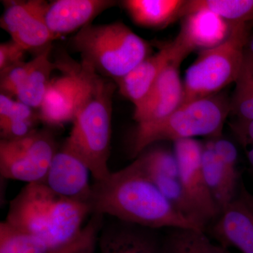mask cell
<instances>
[{
  "instance_id": "6da1fadb",
  "label": "cell",
  "mask_w": 253,
  "mask_h": 253,
  "mask_svg": "<svg viewBox=\"0 0 253 253\" xmlns=\"http://www.w3.org/2000/svg\"><path fill=\"white\" fill-rule=\"evenodd\" d=\"M89 205L91 214H109L118 220L151 229L202 230L176 211L136 159L121 170L111 172L104 180L95 181Z\"/></svg>"
},
{
  "instance_id": "7a4b0ae2",
  "label": "cell",
  "mask_w": 253,
  "mask_h": 253,
  "mask_svg": "<svg viewBox=\"0 0 253 253\" xmlns=\"http://www.w3.org/2000/svg\"><path fill=\"white\" fill-rule=\"evenodd\" d=\"M89 205L54 192L42 181L29 183L11 202L6 221L42 240L50 251L81 232Z\"/></svg>"
},
{
  "instance_id": "3957f363",
  "label": "cell",
  "mask_w": 253,
  "mask_h": 253,
  "mask_svg": "<svg viewBox=\"0 0 253 253\" xmlns=\"http://www.w3.org/2000/svg\"><path fill=\"white\" fill-rule=\"evenodd\" d=\"M116 85L99 77L89 99L78 111L63 149L78 158L89 169L95 181L111 174L108 161L111 153L112 98Z\"/></svg>"
},
{
  "instance_id": "277c9868",
  "label": "cell",
  "mask_w": 253,
  "mask_h": 253,
  "mask_svg": "<svg viewBox=\"0 0 253 253\" xmlns=\"http://www.w3.org/2000/svg\"><path fill=\"white\" fill-rule=\"evenodd\" d=\"M71 42L82 62L115 82L149 56V43L121 22L87 25Z\"/></svg>"
},
{
  "instance_id": "5b68a950",
  "label": "cell",
  "mask_w": 253,
  "mask_h": 253,
  "mask_svg": "<svg viewBox=\"0 0 253 253\" xmlns=\"http://www.w3.org/2000/svg\"><path fill=\"white\" fill-rule=\"evenodd\" d=\"M229 111V104L215 94L181 105L159 121L137 125L131 144L132 157L158 141L174 142L199 136L219 138Z\"/></svg>"
},
{
  "instance_id": "8992f818",
  "label": "cell",
  "mask_w": 253,
  "mask_h": 253,
  "mask_svg": "<svg viewBox=\"0 0 253 253\" xmlns=\"http://www.w3.org/2000/svg\"><path fill=\"white\" fill-rule=\"evenodd\" d=\"M247 24L231 25L226 41L200 53L186 70L181 105L215 95L235 83L244 61Z\"/></svg>"
},
{
  "instance_id": "52a82bcc",
  "label": "cell",
  "mask_w": 253,
  "mask_h": 253,
  "mask_svg": "<svg viewBox=\"0 0 253 253\" xmlns=\"http://www.w3.org/2000/svg\"><path fill=\"white\" fill-rule=\"evenodd\" d=\"M64 69L63 76L50 82L38 115L41 121L51 126L73 122L91 96L99 77L83 62L77 67L67 66Z\"/></svg>"
},
{
  "instance_id": "ba28073f",
  "label": "cell",
  "mask_w": 253,
  "mask_h": 253,
  "mask_svg": "<svg viewBox=\"0 0 253 253\" xmlns=\"http://www.w3.org/2000/svg\"><path fill=\"white\" fill-rule=\"evenodd\" d=\"M56 144L49 133L35 131L18 140L0 141V172L6 179L29 183L44 180Z\"/></svg>"
},
{
  "instance_id": "9c48e42d",
  "label": "cell",
  "mask_w": 253,
  "mask_h": 253,
  "mask_svg": "<svg viewBox=\"0 0 253 253\" xmlns=\"http://www.w3.org/2000/svg\"><path fill=\"white\" fill-rule=\"evenodd\" d=\"M204 145L195 139L174 141L175 154L186 201L203 230L212 224L220 211L210 191L202 168Z\"/></svg>"
},
{
  "instance_id": "30bf717a",
  "label": "cell",
  "mask_w": 253,
  "mask_h": 253,
  "mask_svg": "<svg viewBox=\"0 0 253 253\" xmlns=\"http://www.w3.org/2000/svg\"><path fill=\"white\" fill-rule=\"evenodd\" d=\"M1 27L26 51L38 54L51 46L55 38L46 25L47 3L42 0L4 1Z\"/></svg>"
},
{
  "instance_id": "8fae6325",
  "label": "cell",
  "mask_w": 253,
  "mask_h": 253,
  "mask_svg": "<svg viewBox=\"0 0 253 253\" xmlns=\"http://www.w3.org/2000/svg\"><path fill=\"white\" fill-rule=\"evenodd\" d=\"M209 226L210 233L221 247L253 253V194L242 181L235 197Z\"/></svg>"
},
{
  "instance_id": "7c38bea8",
  "label": "cell",
  "mask_w": 253,
  "mask_h": 253,
  "mask_svg": "<svg viewBox=\"0 0 253 253\" xmlns=\"http://www.w3.org/2000/svg\"><path fill=\"white\" fill-rule=\"evenodd\" d=\"M136 159L146 175L176 211L200 227L186 201L174 151L155 148L141 153Z\"/></svg>"
},
{
  "instance_id": "4fadbf2b",
  "label": "cell",
  "mask_w": 253,
  "mask_h": 253,
  "mask_svg": "<svg viewBox=\"0 0 253 253\" xmlns=\"http://www.w3.org/2000/svg\"><path fill=\"white\" fill-rule=\"evenodd\" d=\"M182 58L172 60L156 80L146 97L134 108L133 118L137 125L146 124L167 117L181 106L184 86L179 76Z\"/></svg>"
},
{
  "instance_id": "5bb4252c",
  "label": "cell",
  "mask_w": 253,
  "mask_h": 253,
  "mask_svg": "<svg viewBox=\"0 0 253 253\" xmlns=\"http://www.w3.org/2000/svg\"><path fill=\"white\" fill-rule=\"evenodd\" d=\"M189 54L174 39L154 55L143 60L125 77L116 81L120 93L137 107L146 97L163 70L176 58L185 59Z\"/></svg>"
},
{
  "instance_id": "9a60e30c",
  "label": "cell",
  "mask_w": 253,
  "mask_h": 253,
  "mask_svg": "<svg viewBox=\"0 0 253 253\" xmlns=\"http://www.w3.org/2000/svg\"><path fill=\"white\" fill-rule=\"evenodd\" d=\"M158 229L118 220L101 229L100 253H167Z\"/></svg>"
},
{
  "instance_id": "2e32d148",
  "label": "cell",
  "mask_w": 253,
  "mask_h": 253,
  "mask_svg": "<svg viewBox=\"0 0 253 253\" xmlns=\"http://www.w3.org/2000/svg\"><path fill=\"white\" fill-rule=\"evenodd\" d=\"M89 172L84 163L62 149L55 155L42 182L56 194L89 205Z\"/></svg>"
},
{
  "instance_id": "e0dca14e",
  "label": "cell",
  "mask_w": 253,
  "mask_h": 253,
  "mask_svg": "<svg viewBox=\"0 0 253 253\" xmlns=\"http://www.w3.org/2000/svg\"><path fill=\"white\" fill-rule=\"evenodd\" d=\"M116 4L112 0H56L47 3L44 17L56 39L91 24L98 15Z\"/></svg>"
},
{
  "instance_id": "ac0fdd59",
  "label": "cell",
  "mask_w": 253,
  "mask_h": 253,
  "mask_svg": "<svg viewBox=\"0 0 253 253\" xmlns=\"http://www.w3.org/2000/svg\"><path fill=\"white\" fill-rule=\"evenodd\" d=\"M231 25L217 15L201 11L184 17L176 39L189 54L219 45L229 36Z\"/></svg>"
},
{
  "instance_id": "d6986e66",
  "label": "cell",
  "mask_w": 253,
  "mask_h": 253,
  "mask_svg": "<svg viewBox=\"0 0 253 253\" xmlns=\"http://www.w3.org/2000/svg\"><path fill=\"white\" fill-rule=\"evenodd\" d=\"M201 161L206 182L221 212L235 197L240 184L239 173L222 162L214 149L213 140L204 145Z\"/></svg>"
},
{
  "instance_id": "ffe728a7",
  "label": "cell",
  "mask_w": 253,
  "mask_h": 253,
  "mask_svg": "<svg viewBox=\"0 0 253 253\" xmlns=\"http://www.w3.org/2000/svg\"><path fill=\"white\" fill-rule=\"evenodd\" d=\"M124 9L133 22L142 27L162 28L180 18L183 0H126Z\"/></svg>"
},
{
  "instance_id": "44dd1931",
  "label": "cell",
  "mask_w": 253,
  "mask_h": 253,
  "mask_svg": "<svg viewBox=\"0 0 253 253\" xmlns=\"http://www.w3.org/2000/svg\"><path fill=\"white\" fill-rule=\"evenodd\" d=\"M51 46L37 54L30 61L29 71L16 98L32 109H41L51 80V73L59 65L50 59Z\"/></svg>"
},
{
  "instance_id": "7402d4cb",
  "label": "cell",
  "mask_w": 253,
  "mask_h": 253,
  "mask_svg": "<svg viewBox=\"0 0 253 253\" xmlns=\"http://www.w3.org/2000/svg\"><path fill=\"white\" fill-rule=\"evenodd\" d=\"M201 11L217 15L231 25L246 24L253 20V0H189L185 1L180 18Z\"/></svg>"
},
{
  "instance_id": "603a6c76",
  "label": "cell",
  "mask_w": 253,
  "mask_h": 253,
  "mask_svg": "<svg viewBox=\"0 0 253 253\" xmlns=\"http://www.w3.org/2000/svg\"><path fill=\"white\" fill-rule=\"evenodd\" d=\"M169 229L165 236L167 253H230L221 246L212 244L205 231L184 228Z\"/></svg>"
},
{
  "instance_id": "cb8c5ba5",
  "label": "cell",
  "mask_w": 253,
  "mask_h": 253,
  "mask_svg": "<svg viewBox=\"0 0 253 253\" xmlns=\"http://www.w3.org/2000/svg\"><path fill=\"white\" fill-rule=\"evenodd\" d=\"M230 111L238 116L241 122L253 121V54L245 51L242 67L235 82Z\"/></svg>"
},
{
  "instance_id": "d4e9b609",
  "label": "cell",
  "mask_w": 253,
  "mask_h": 253,
  "mask_svg": "<svg viewBox=\"0 0 253 253\" xmlns=\"http://www.w3.org/2000/svg\"><path fill=\"white\" fill-rule=\"evenodd\" d=\"M47 245L38 236L21 230L6 220L0 224V253H49Z\"/></svg>"
},
{
  "instance_id": "484cf974",
  "label": "cell",
  "mask_w": 253,
  "mask_h": 253,
  "mask_svg": "<svg viewBox=\"0 0 253 253\" xmlns=\"http://www.w3.org/2000/svg\"><path fill=\"white\" fill-rule=\"evenodd\" d=\"M104 216L92 213L91 219L76 237L49 253H94L99 234L104 226Z\"/></svg>"
},
{
  "instance_id": "4316f807",
  "label": "cell",
  "mask_w": 253,
  "mask_h": 253,
  "mask_svg": "<svg viewBox=\"0 0 253 253\" xmlns=\"http://www.w3.org/2000/svg\"><path fill=\"white\" fill-rule=\"evenodd\" d=\"M30 66V61H24L0 71L1 93L11 97H16L27 76Z\"/></svg>"
},
{
  "instance_id": "83f0119b",
  "label": "cell",
  "mask_w": 253,
  "mask_h": 253,
  "mask_svg": "<svg viewBox=\"0 0 253 253\" xmlns=\"http://www.w3.org/2000/svg\"><path fill=\"white\" fill-rule=\"evenodd\" d=\"M39 118L33 109L11 96L0 94V121L11 120H36Z\"/></svg>"
},
{
  "instance_id": "f1b7e54d",
  "label": "cell",
  "mask_w": 253,
  "mask_h": 253,
  "mask_svg": "<svg viewBox=\"0 0 253 253\" xmlns=\"http://www.w3.org/2000/svg\"><path fill=\"white\" fill-rule=\"evenodd\" d=\"M37 120H11L0 121L1 139L18 140L36 130Z\"/></svg>"
},
{
  "instance_id": "f546056e",
  "label": "cell",
  "mask_w": 253,
  "mask_h": 253,
  "mask_svg": "<svg viewBox=\"0 0 253 253\" xmlns=\"http://www.w3.org/2000/svg\"><path fill=\"white\" fill-rule=\"evenodd\" d=\"M26 51L12 40L0 44V71L24 62Z\"/></svg>"
},
{
  "instance_id": "4dcf8cb0",
  "label": "cell",
  "mask_w": 253,
  "mask_h": 253,
  "mask_svg": "<svg viewBox=\"0 0 253 253\" xmlns=\"http://www.w3.org/2000/svg\"><path fill=\"white\" fill-rule=\"evenodd\" d=\"M239 134L245 141L249 140L253 144V147L248 151V158L253 170V121L241 122L239 127Z\"/></svg>"
},
{
  "instance_id": "1f68e13d",
  "label": "cell",
  "mask_w": 253,
  "mask_h": 253,
  "mask_svg": "<svg viewBox=\"0 0 253 253\" xmlns=\"http://www.w3.org/2000/svg\"><path fill=\"white\" fill-rule=\"evenodd\" d=\"M248 36L246 49L253 54V20L247 24Z\"/></svg>"
}]
</instances>
